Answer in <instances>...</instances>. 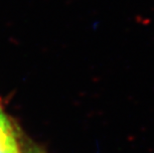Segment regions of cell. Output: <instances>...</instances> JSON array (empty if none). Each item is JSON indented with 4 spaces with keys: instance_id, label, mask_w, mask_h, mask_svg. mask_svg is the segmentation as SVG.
Returning <instances> with one entry per match:
<instances>
[{
    "instance_id": "cell-1",
    "label": "cell",
    "mask_w": 154,
    "mask_h": 153,
    "mask_svg": "<svg viewBox=\"0 0 154 153\" xmlns=\"http://www.w3.org/2000/svg\"><path fill=\"white\" fill-rule=\"evenodd\" d=\"M0 153H20L17 136L7 115L0 107Z\"/></svg>"
}]
</instances>
